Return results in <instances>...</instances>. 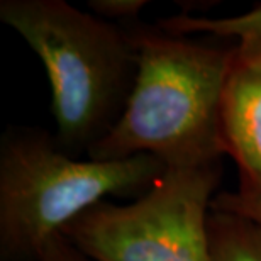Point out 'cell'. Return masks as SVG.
Returning a JSON list of instances; mask_svg holds the SVG:
<instances>
[{"instance_id": "6da1fadb", "label": "cell", "mask_w": 261, "mask_h": 261, "mask_svg": "<svg viewBox=\"0 0 261 261\" xmlns=\"http://www.w3.org/2000/svg\"><path fill=\"white\" fill-rule=\"evenodd\" d=\"M138 70L112 130L87 158L149 154L166 170L217 165L224 153L222 97L232 48H216L158 25H129Z\"/></svg>"}, {"instance_id": "7a4b0ae2", "label": "cell", "mask_w": 261, "mask_h": 261, "mask_svg": "<svg viewBox=\"0 0 261 261\" xmlns=\"http://www.w3.org/2000/svg\"><path fill=\"white\" fill-rule=\"evenodd\" d=\"M0 20L44 66L56 143L65 153L87 158L116 126L133 90L138 51L129 25L65 0H2Z\"/></svg>"}, {"instance_id": "3957f363", "label": "cell", "mask_w": 261, "mask_h": 261, "mask_svg": "<svg viewBox=\"0 0 261 261\" xmlns=\"http://www.w3.org/2000/svg\"><path fill=\"white\" fill-rule=\"evenodd\" d=\"M166 171L154 156L76 158L41 127L0 138V261H41L55 236L111 197L143 195Z\"/></svg>"}, {"instance_id": "277c9868", "label": "cell", "mask_w": 261, "mask_h": 261, "mask_svg": "<svg viewBox=\"0 0 261 261\" xmlns=\"http://www.w3.org/2000/svg\"><path fill=\"white\" fill-rule=\"evenodd\" d=\"M221 166L166 170L127 203L100 202L63 229L93 261H212L208 214Z\"/></svg>"}, {"instance_id": "5b68a950", "label": "cell", "mask_w": 261, "mask_h": 261, "mask_svg": "<svg viewBox=\"0 0 261 261\" xmlns=\"http://www.w3.org/2000/svg\"><path fill=\"white\" fill-rule=\"evenodd\" d=\"M221 122L224 153L239 166L241 184L261 192V41L232 46Z\"/></svg>"}, {"instance_id": "8992f818", "label": "cell", "mask_w": 261, "mask_h": 261, "mask_svg": "<svg viewBox=\"0 0 261 261\" xmlns=\"http://www.w3.org/2000/svg\"><path fill=\"white\" fill-rule=\"evenodd\" d=\"M212 261H261V226L239 214L212 208L208 214Z\"/></svg>"}, {"instance_id": "52a82bcc", "label": "cell", "mask_w": 261, "mask_h": 261, "mask_svg": "<svg viewBox=\"0 0 261 261\" xmlns=\"http://www.w3.org/2000/svg\"><path fill=\"white\" fill-rule=\"evenodd\" d=\"M158 28L171 34H212L216 38H232L238 43L243 41H261V4L251 10L231 17H195V15H175V17L161 19Z\"/></svg>"}, {"instance_id": "ba28073f", "label": "cell", "mask_w": 261, "mask_h": 261, "mask_svg": "<svg viewBox=\"0 0 261 261\" xmlns=\"http://www.w3.org/2000/svg\"><path fill=\"white\" fill-rule=\"evenodd\" d=\"M212 208L244 216L261 226V192L239 184L234 192H222L212 200Z\"/></svg>"}, {"instance_id": "9c48e42d", "label": "cell", "mask_w": 261, "mask_h": 261, "mask_svg": "<svg viewBox=\"0 0 261 261\" xmlns=\"http://www.w3.org/2000/svg\"><path fill=\"white\" fill-rule=\"evenodd\" d=\"M148 0H90L92 14L112 24L130 25L139 22V14L148 5Z\"/></svg>"}, {"instance_id": "30bf717a", "label": "cell", "mask_w": 261, "mask_h": 261, "mask_svg": "<svg viewBox=\"0 0 261 261\" xmlns=\"http://www.w3.org/2000/svg\"><path fill=\"white\" fill-rule=\"evenodd\" d=\"M41 261H93L73 246L65 236H55L44 249Z\"/></svg>"}]
</instances>
